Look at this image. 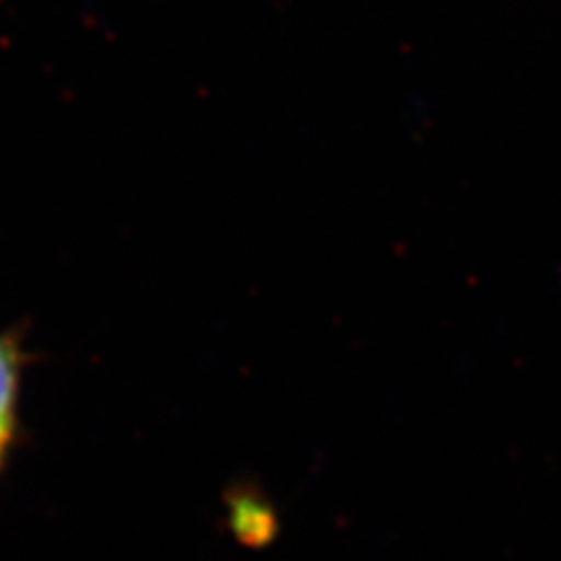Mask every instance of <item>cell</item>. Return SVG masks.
Instances as JSON below:
<instances>
[{
    "label": "cell",
    "mask_w": 561,
    "mask_h": 561,
    "mask_svg": "<svg viewBox=\"0 0 561 561\" xmlns=\"http://www.w3.org/2000/svg\"><path fill=\"white\" fill-rule=\"evenodd\" d=\"M8 449H10V443L0 440V470H3V463H5V454H8Z\"/></svg>",
    "instance_id": "obj_2"
},
{
    "label": "cell",
    "mask_w": 561,
    "mask_h": 561,
    "mask_svg": "<svg viewBox=\"0 0 561 561\" xmlns=\"http://www.w3.org/2000/svg\"><path fill=\"white\" fill-rule=\"evenodd\" d=\"M22 351L14 340L0 335V440L12 443L20 412Z\"/></svg>",
    "instance_id": "obj_1"
}]
</instances>
